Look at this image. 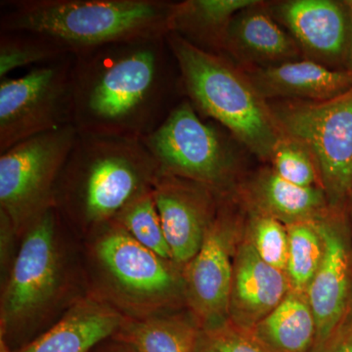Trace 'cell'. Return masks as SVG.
Masks as SVG:
<instances>
[{"mask_svg": "<svg viewBox=\"0 0 352 352\" xmlns=\"http://www.w3.org/2000/svg\"><path fill=\"white\" fill-rule=\"evenodd\" d=\"M73 126L80 133L142 140L186 98L166 36L74 55Z\"/></svg>", "mask_w": 352, "mask_h": 352, "instance_id": "1", "label": "cell"}, {"mask_svg": "<svg viewBox=\"0 0 352 352\" xmlns=\"http://www.w3.org/2000/svg\"><path fill=\"white\" fill-rule=\"evenodd\" d=\"M173 6L164 0H6L0 6V32H38L76 55L166 36Z\"/></svg>", "mask_w": 352, "mask_h": 352, "instance_id": "2", "label": "cell"}, {"mask_svg": "<svg viewBox=\"0 0 352 352\" xmlns=\"http://www.w3.org/2000/svg\"><path fill=\"white\" fill-rule=\"evenodd\" d=\"M159 173L142 140L78 132L57 180L54 207L68 204L87 222L118 219L152 191Z\"/></svg>", "mask_w": 352, "mask_h": 352, "instance_id": "3", "label": "cell"}, {"mask_svg": "<svg viewBox=\"0 0 352 352\" xmlns=\"http://www.w3.org/2000/svg\"><path fill=\"white\" fill-rule=\"evenodd\" d=\"M186 98L201 117L217 122L263 161H270L281 131L264 100L245 75L221 55L166 34Z\"/></svg>", "mask_w": 352, "mask_h": 352, "instance_id": "4", "label": "cell"}, {"mask_svg": "<svg viewBox=\"0 0 352 352\" xmlns=\"http://www.w3.org/2000/svg\"><path fill=\"white\" fill-rule=\"evenodd\" d=\"M275 124L310 153L330 207L346 210L352 192V89L322 102H267Z\"/></svg>", "mask_w": 352, "mask_h": 352, "instance_id": "5", "label": "cell"}, {"mask_svg": "<svg viewBox=\"0 0 352 352\" xmlns=\"http://www.w3.org/2000/svg\"><path fill=\"white\" fill-rule=\"evenodd\" d=\"M160 173L176 176L223 195L235 186L238 161L219 127L203 119L184 98L156 131L142 139Z\"/></svg>", "mask_w": 352, "mask_h": 352, "instance_id": "6", "label": "cell"}, {"mask_svg": "<svg viewBox=\"0 0 352 352\" xmlns=\"http://www.w3.org/2000/svg\"><path fill=\"white\" fill-rule=\"evenodd\" d=\"M74 55L0 80V154L25 139L73 126Z\"/></svg>", "mask_w": 352, "mask_h": 352, "instance_id": "7", "label": "cell"}, {"mask_svg": "<svg viewBox=\"0 0 352 352\" xmlns=\"http://www.w3.org/2000/svg\"><path fill=\"white\" fill-rule=\"evenodd\" d=\"M78 134L74 126L62 127L0 154V205L16 228L54 208L57 180Z\"/></svg>", "mask_w": 352, "mask_h": 352, "instance_id": "8", "label": "cell"}, {"mask_svg": "<svg viewBox=\"0 0 352 352\" xmlns=\"http://www.w3.org/2000/svg\"><path fill=\"white\" fill-rule=\"evenodd\" d=\"M242 221L224 207L217 210L200 251L187 263L185 289L201 328L229 322V296L236 247L244 236Z\"/></svg>", "mask_w": 352, "mask_h": 352, "instance_id": "9", "label": "cell"}, {"mask_svg": "<svg viewBox=\"0 0 352 352\" xmlns=\"http://www.w3.org/2000/svg\"><path fill=\"white\" fill-rule=\"evenodd\" d=\"M315 222L324 252L307 298L316 323L315 342H319L339 328L346 312L352 289V236L346 210L331 208Z\"/></svg>", "mask_w": 352, "mask_h": 352, "instance_id": "10", "label": "cell"}, {"mask_svg": "<svg viewBox=\"0 0 352 352\" xmlns=\"http://www.w3.org/2000/svg\"><path fill=\"white\" fill-rule=\"evenodd\" d=\"M55 232V208L30 226L6 291L3 312L7 321L34 314L54 293L59 274Z\"/></svg>", "mask_w": 352, "mask_h": 352, "instance_id": "11", "label": "cell"}, {"mask_svg": "<svg viewBox=\"0 0 352 352\" xmlns=\"http://www.w3.org/2000/svg\"><path fill=\"white\" fill-rule=\"evenodd\" d=\"M152 195L171 258L177 263H188L200 251L217 214V195L198 183L161 173Z\"/></svg>", "mask_w": 352, "mask_h": 352, "instance_id": "12", "label": "cell"}, {"mask_svg": "<svg viewBox=\"0 0 352 352\" xmlns=\"http://www.w3.org/2000/svg\"><path fill=\"white\" fill-rule=\"evenodd\" d=\"M270 12L288 28L302 52L314 61L330 68L346 63L352 22L342 2L288 0L273 4Z\"/></svg>", "mask_w": 352, "mask_h": 352, "instance_id": "13", "label": "cell"}, {"mask_svg": "<svg viewBox=\"0 0 352 352\" xmlns=\"http://www.w3.org/2000/svg\"><path fill=\"white\" fill-rule=\"evenodd\" d=\"M291 289L286 272L259 258L245 230L234 254L229 321L251 330L283 302Z\"/></svg>", "mask_w": 352, "mask_h": 352, "instance_id": "14", "label": "cell"}, {"mask_svg": "<svg viewBox=\"0 0 352 352\" xmlns=\"http://www.w3.org/2000/svg\"><path fill=\"white\" fill-rule=\"evenodd\" d=\"M264 2L243 9L227 27L222 41L221 56L249 66L250 69L267 68L296 61L302 51L295 39L277 24Z\"/></svg>", "mask_w": 352, "mask_h": 352, "instance_id": "15", "label": "cell"}, {"mask_svg": "<svg viewBox=\"0 0 352 352\" xmlns=\"http://www.w3.org/2000/svg\"><path fill=\"white\" fill-rule=\"evenodd\" d=\"M245 73L265 101H327L352 89V78L346 69L330 68L310 59Z\"/></svg>", "mask_w": 352, "mask_h": 352, "instance_id": "16", "label": "cell"}, {"mask_svg": "<svg viewBox=\"0 0 352 352\" xmlns=\"http://www.w3.org/2000/svg\"><path fill=\"white\" fill-rule=\"evenodd\" d=\"M97 252L116 281L129 293L161 296L168 295L175 287L164 259L141 245L126 229L104 235Z\"/></svg>", "mask_w": 352, "mask_h": 352, "instance_id": "17", "label": "cell"}, {"mask_svg": "<svg viewBox=\"0 0 352 352\" xmlns=\"http://www.w3.org/2000/svg\"><path fill=\"white\" fill-rule=\"evenodd\" d=\"M241 191L249 212L274 217L286 226L314 221L332 208L320 186H298L283 179L272 168L252 176Z\"/></svg>", "mask_w": 352, "mask_h": 352, "instance_id": "18", "label": "cell"}, {"mask_svg": "<svg viewBox=\"0 0 352 352\" xmlns=\"http://www.w3.org/2000/svg\"><path fill=\"white\" fill-rule=\"evenodd\" d=\"M258 0H185L173 2L168 34L184 38L207 52L221 55L222 41L229 23Z\"/></svg>", "mask_w": 352, "mask_h": 352, "instance_id": "19", "label": "cell"}, {"mask_svg": "<svg viewBox=\"0 0 352 352\" xmlns=\"http://www.w3.org/2000/svg\"><path fill=\"white\" fill-rule=\"evenodd\" d=\"M264 352H310L316 323L307 294L291 289L283 302L249 331Z\"/></svg>", "mask_w": 352, "mask_h": 352, "instance_id": "20", "label": "cell"}, {"mask_svg": "<svg viewBox=\"0 0 352 352\" xmlns=\"http://www.w3.org/2000/svg\"><path fill=\"white\" fill-rule=\"evenodd\" d=\"M119 325V315L112 310L87 305L72 312L22 352H88Z\"/></svg>", "mask_w": 352, "mask_h": 352, "instance_id": "21", "label": "cell"}, {"mask_svg": "<svg viewBox=\"0 0 352 352\" xmlns=\"http://www.w3.org/2000/svg\"><path fill=\"white\" fill-rule=\"evenodd\" d=\"M200 329L196 319L157 317L134 323L124 339L132 352H192Z\"/></svg>", "mask_w": 352, "mask_h": 352, "instance_id": "22", "label": "cell"}, {"mask_svg": "<svg viewBox=\"0 0 352 352\" xmlns=\"http://www.w3.org/2000/svg\"><path fill=\"white\" fill-rule=\"evenodd\" d=\"M72 55L61 44L32 32H0V80L24 67H36Z\"/></svg>", "mask_w": 352, "mask_h": 352, "instance_id": "23", "label": "cell"}, {"mask_svg": "<svg viewBox=\"0 0 352 352\" xmlns=\"http://www.w3.org/2000/svg\"><path fill=\"white\" fill-rule=\"evenodd\" d=\"M286 226L289 236L286 274L292 289L307 294L323 258V239L315 220Z\"/></svg>", "mask_w": 352, "mask_h": 352, "instance_id": "24", "label": "cell"}, {"mask_svg": "<svg viewBox=\"0 0 352 352\" xmlns=\"http://www.w3.org/2000/svg\"><path fill=\"white\" fill-rule=\"evenodd\" d=\"M118 220L141 245L164 261L173 259L152 191L143 194L132 201L119 215Z\"/></svg>", "mask_w": 352, "mask_h": 352, "instance_id": "25", "label": "cell"}, {"mask_svg": "<svg viewBox=\"0 0 352 352\" xmlns=\"http://www.w3.org/2000/svg\"><path fill=\"white\" fill-rule=\"evenodd\" d=\"M245 236L259 258L278 270L286 272L289 236L286 224L268 215L249 212Z\"/></svg>", "mask_w": 352, "mask_h": 352, "instance_id": "26", "label": "cell"}, {"mask_svg": "<svg viewBox=\"0 0 352 352\" xmlns=\"http://www.w3.org/2000/svg\"><path fill=\"white\" fill-rule=\"evenodd\" d=\"M270 162L273 170L289 183L302 187L320 186L314 157L295 139L282 134Z\"/></svg>", "mask_w": 352, "mask_h": 352, "instance_id": "27", "label": "cell"}, {"mask_svg": "<svg viewBox=\"0 0 352 352\" xmlns=\"http://www.w3.org/2000/svg\"><path fill=\"white\" fill-rule=\"evenodd\" d=\"M192 352H264L249 331L230 321L217 327L201 328Z\"/></svg>", "mask_w": 352, "mask_h": 352, "instance_id": "28", "label": "cell"}, {"mask_svg": "<svg viewBox=\"0 0 352 352\" xmlns=\"http://www.w3.org/2000/svg\"><path fill=\"white\" fill-rule=\"evenodd\" d=\"M310 352H352V329H338L327 339L315 342Z\"/></svg>", "mask_w": 352, "mask_h": 352, "instance_id": "29", "label": "cell"}, {"mask_svg": "<svg viewBox=\"0 0 352 352\" xmlns=\"http://www.w3.org/2000/svg\"><path fill=\"white\" fill-rule=\"evenodd\" d=\"M338 329H344V330L352 329V289L351 298H349V305H347L346 314H344V319H342V323H340V325Z\"/></svg>", "mask_w": 352, "mask_h": 352, "instance_id": "30", "label": "cell"}, {"mask_svg": "<svg viewBox=\"0 0 352 352\" xmlns=\"http://www.w3.org/2000/svg\"><path fill=\"white\" fill-rule=\"evenodd\" d=\"M346 65V71L351 76L352 78V34L351 44H349V52H347Z\"/></svg>", "mask_w": 352, "mask_h": 352, "instance_id": "31", "label": "cell"}, {"mask_svg": "<svg viewBox=\"0 0 352 352\" xmlns=\"http://www.w3.org/2000/svg\"><path fill=\"white\" fill-rule=\"evenodd\" d=\"M346 215L347 219H349V227H351V236H352V192L351 198H349V203L346 205Z\"/></svg>", "mask_w": 352, "mask_h": 352, "instance_id": "32", "label": "cell"}, {"mask_svg": "<svg viewBox=\"0 0 352 352\" xmlns=\"http://www.w3.org/2000/svg\"><path fill=\"white\" fill-rule=\"evenodd\" d=\"M342 3L346 6L347 13H349V18H351L352 22V0H346V1H342Z\"/></svg>", "mask_w": 352, "mask_h": 352, "instance_id": "33", "label": "cell"}, {"mask_svg": "<svg viewBox=\"0 0 352 352\" xmlns=\"http://www.w3.org/2000/svg\"><path fill=\"white\" fill-rule=\"evenodd\" d=\"M117 352H132V351H117Z\"/></svg>", "mask_w": 352, "mask_h": 352, "instance_id": "34", "label": "cell"}]
</instances>
